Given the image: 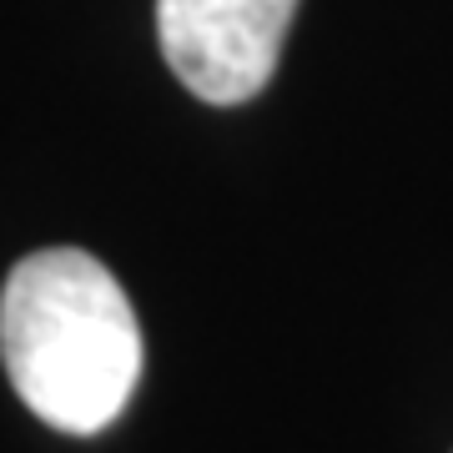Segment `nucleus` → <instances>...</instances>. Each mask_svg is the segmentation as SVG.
I'll use <instances>...</instances> for the list:
<instances>
[{"mask_svg":"<svg viewBox=\"0 0 453 453\" xmlns=\"http://www.w3.org/2000/svg\"><path fill=\"white\" fill-rule=\"evenodd\" d=\"M0 357L41 423L101 434L136 393L142 327L106 262L81 247H41L5 277Z\"/></svg>","mask_w":453,"mask_h":453,"instance_id":"nucleus-1","label":"nucleus"},{"mask_svg":"<svg viewBox=\"0 0 453 453\" xmlns=\"http://www.w3.org/2000/svg\"><path fill=\"white\" fill-rule=\"evenodd\" d=\"M297 0H157V35L196 101L242 106L273 81Z\"/></svg>","mask_w":453,"mask_h":453,"instance_id":"nucleus-2","label":"nucleus"}]
</instances>
